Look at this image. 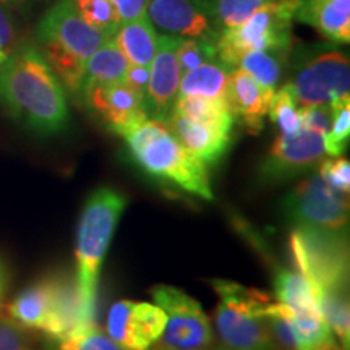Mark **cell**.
<instances>
[{"instance_id": "3", "label": "cell", "mask_w": 350, "mask_h": 350, "mask_svg": "<svg viewBox=\"0 0 350 350\" xmlns=\"http://www.w3.org/2000/svg\"><path fill=\"white\" fill-rule=\"evenodd\" d=\"M126 208L120 190L99 187L88 196L77 229V281L88 308L96 312L100 269L116 227Z\"/></svg>"}, {"instance_id": "8", "label": "cell", "mask_w": 350, "mask_h": 350, "mask_svg": "<svg viewBox=\"0 0 350 350\" xmlns=\"http://www.w3.org/2000/svg\"><path fill=\"white\" fill-rule=\"evenodd\" d=\"M151 295L167 323L150 350H206L216 344L211 321L193 297L165 284L152 287Z\"/></svg>"}, {"instance_id": "25", "label": "cell", "mask_w": 350, "mask_h": 350, "mask_svg": "<svg viewBox=\"0 0 350 350\" xmlns=\"http://www.w3.org/2000/svg\"><path fill=\"white\" fill-rule=\"evenodd\" d=\"M172 111L187 117V119L200 122V124L214 125L219 129L234 130V117L227 107L226 99H209L201 96H177Z\"/></svg>"}, {"instance_id": "30", "label": "cell", "mask_w": 350, "mask_h": 350, "mask_svg": "<svg viewBox=\"0 0 350 350\" xmlns=\"http://www.w3.org/2000/svg\"><path fill=\"white\" fill-rule=\"evenodd\" d=\"M265 2L266 0H211L213 16L219 31L240 26Z\"/></svg>"}, {"instance_id": "23", "label": "cell", "mask_w": 350, "mask_h": 350, "mask_svg": "<svg viewBox=\"0 0 350 350\" xmlns=\"http://www.w3.org/2000/svg\"><path fill=\"white\" fill-rule=\"evenodd\" d=\"M232 70L221 62L211 60L188 70L180 78L178 96H201L209 99H224L226 85Z\"/></svg>"}, {"instance_id": "41", "label": "cell", "mask_w": 350, "mask_h": 350, "mask_svg": "<svg viewBox=\"0 0 350 350\" xmlns=\"http://www.w3.org/2000/svg\"><path fill=\"white\" fill-rule=\"evenodd\" d=\"M206 350H224V349H222V347H221V345H219V344L216 342V344H214V345H211V347H209V349H206Z\"/></svg>"}, {"instance_id": "7", "label": "cell", "mask_w": 350, "mask_h": 350, "mask_svg": "<svg viewBox=\"0 0 350 350\" xmlns=\"http://www.w3.org/2000/svg\"><path fill=\"white\" fill-rule=\"evenodd\" d=\"M286 86L294 94L299 109L331 104L334 99L349 96V55L329 46L297 51Z\"/></svg>"}, {"instance_id": "1", "label": "cell", "mask_w": 350, "mask_h": 350, "mask_svg": "<svg viewBox=\"0 0 350 350\" xmlns=\"http://www.w3.org/2000/svg\"><path fill=\"white\" fill-rule=\"evenodd\" d=\"M0 104L38 137H54L68 126L65 88L31 42L16 47L0 65Z\"/></svg>"}, {"instance_id": "32", "label": "cell", "mask_w": 350, "mask_h": 350, "mask_svg": "<svg viewBox=\"0 0 350 350\" xmlns=\"http://www.w3.org/2000/svg\"><path fill=\"white\" fill-rule=\"evenodd\" d=\"M57 350H124L119 344L100 329L99 325H93L77 334L68 336L62 340H57Z\"/></svg>"}, {"instance_id": "17", "label": "cell", "mask_w": 350, "mask_h": 350, "mask_svg": "<svg viewBox=\"0 0 350 350\" xmlns=\"http://www.w3.org/2000/svg\"><path fill=\"white\" fill-rule=\"evenodd\" d=\"M274 91L266 90L243 70H232L226 85L224 99L234 117L247 129L248 133L258 135L268 116Z\"/></svg>"}, {"instance_id": "27", "label": "cell", "mask_w": 350, "mask_h": 350, "mask_svg": "<svg viewBox=\"0 0 350 350\" xmlns=\"http://www.w3.org/2000/svg\"><path fill=\"white\" fill-rule=\"evenodd\" d=\"M332 107V124L325 139L326 156L338 157L347 150L350 138V96L334 99L331 103Z\"/></svg>"}, {"instance_id": "9", "label": "cell", "mask_w": 350, "mask_h": 350, "mask_svg": "<svg viewBox=\"0 0 350 350\" xmlns=\"http://www.w3.org/2000/svg\"><path fill=\"white\" fill-rule=\"evenodd\" d=\"M282 214L291 224L331 232L349 229V196L326 185L319 175H310L284 196Z\"/></svg>"}, {"instance_id": "42", "label": "cell", "mask_w": 350, "mask_h": 350, "mask_svg": "<svg viewBox=\"0 0 350 350\" xmlns=\"http://www.w3.org/2000/svg\"><path fill=\"white\" fill-rule=\"evenodd\" d=\"M5 59H7V55H5V54H2V52H0V65L3 64V60H5Z\"/></svg>"}, {"instance_id": "14", "label": "cell", "mask_w": 350, "mask_h": 350, "mask_svg": "<svg viewBox=\"0 0 350 350\" xmlns=\"http://www.w3.org/2000/svg\"><path fill=\"white\" fill-rule=\"evenodd\" d=\"M52 278V304L42 332L51 340H62L86 327L98 325L96 312L88 308L78 287L77 274L70 271H55Z\"/></svg>"}, {"instance_id": "20", "label": "cell", "mask_w": 350, "mask_h": 350, "mask_svg": "<svg viewBox=\"0 0 350 350\" xmlns=\"http://www.w3.org/2000/svg\"><path fill=\"white\" fill-rule=\"evenodd\" d=\"M52 304V278L42 275L25 287L10 304L5 305V317L28 331H41L46 326Z\"/></svg>"}, {"instance_id": "29", "label": "cell", "mask_w": 350, "mask_h": 350, "mask_svg": "<svg viewBox=\"0 0 350 350\" xmlns=\"http://www.w3.org/2000/svg\"><path fill=\"white\" fill-rule=\"evenodd\" d=\"M268 116L281 135H294L301 130L300 109L297 106L294 94L286 85L274 91Z\"/></svg>"}, {"instance_id": "35", "label": "cell", "mask_w": 350, "mask_h": 350, "mask_svg": "<svg viewBox=\"0 0 350 350\" xmlns=\"http://www.w3.org/2000/svg\"><path fill=\"white\" fill-rule=\"evenodd\" d=\"M301 129L317 131L325 135L329 131L332 124V107L331 104H321V106H308L300 109Z\"/></svg>"}, {"instance_id": "15", "label": "cell", "mask_w": 350, "mask_h": 350, "mask_svg": "<svg viewBox=\"0 0 350 350\" xmlns=\"http://www.w3.org/2000/svg\"><path fill=\"white\" fill-rule=\"evenodd\" d=\"M146 16L154 28L178 38L217 39L211 0H150Z\"/></svg>"}, {"instance_id": "12", "label": "cell", "mask_w": 350, "mask_h": 350, "mask_svg": "<svg viewBox=\"0 0 350 350\" xmlns=\"http://www.w3.org/2000/svg\"><path fill=\"white\" fill-rule=\"evenodd\" d=\"M167 317L150 301L119 300L111 306L106 334L124 350H150L163 334Z\"/></svg>"}, {"instance_id": "4", "label": "cell", "mask_w": 350, "mask_h": 350, "mask_svg": "<svg viewBox=\"0 0 350 350\" xmlns=\"http://www.w3.org/2000/svg\"><path fill=\"white\" fill-rule=\"evenodd\" d=\"M219 297L214 336L224 350H274L266 312L273 304L268 294L226 279H213Z\"/></svg>"}, {"instance_id": "24", "label": "cell", "mask_w": 350, "mask_h": 350, "mask_svg": "<svg viewBox=\"0 0 350 350\" xmlns=\"http://www.w3.org/2000/svg\"><path fill=\"white\" fill-rule=\"evenodd\" d=\"M274 294L278 304L297 313H321L312 286L297 269H275Z\"/></svg>"}, {"instance_id": "33", "label": "cell", "mask_w": 350, "mask_h": 350, "mask_svg": "<svg viewBox=\"0 0 350 350\" xmlns=\"http://www.w3.org/2000/svg\"><path fill=\"white\" fill-rule=\"evenodd\" d=\"M319 177L340 195L349 196L350 190V163L342 156L329 157L319 163Z\"/></svg>"}, {"instance_id": "36", "label": "cell", "mask_w": 350, "mask_h": 350, "mask_svg": "<svg viewBox=\"0 0 350 350\" xmlns=\"http://www.w3.org/2000/svg\"><path fill=\"white\" fill-rule=\"evenodd\" d=\"M23 42L20 41V33L18 28H16L15 20L7 12L5 5L0 3V52L10 55Z\"/></svg>"}, {"instance_id": "40", "label": "cell", "mask_w": 350, "mask_h": 350, "mask_svg": "<svg viewBox=\"0 0 350 350\" xmlns=\"http://www.w3.org/2000/svg\"><path fill=\"white\" fill-rule=\"evenodd\" d=\"M0 3H3V5H8V7H15V5H18V2H16V0H0Z\"/></svg>"}, {"instance_id": "13", "label": "cell", "mask_w": 350, "mask_h": 350, "mask_svg": "<svg viewBox=\"0 0 350 350\" xmlns=\"http://www.w3.org/2000/svg\"><path fill=\"white\" fill-rule=\"evenodd\" d=\"M180 41L182 38L174 34L157 36L156 54L150 64V78L143 99L148 119L165 120L172 111L182 78V70L177 60Z\"/></svg>"}, {"instance_id": "19", "label": "cell", "mask_w": 350, "mask_h": 350, "mask_svg": "<svg viewBox=\"0 0 350 350\" xmlns=\"http://www.w3.org/2000/svg\"><path fill=\"white\" fill-rule=\"evenodd\" d=\"M295 20L313 26L331 44L350 41V0H300Z\"/></svg>"}, {"instance_id": "39", "label": "cell", "mask_w": 350, "mask_h": 350, "mask_svg": "<svg viewBox=\"0 0 350 350\" xmlns=\"http://www.w3.org/2000/svg\"><path fill=\"white\" fill-rule=\"evenodd\" d=\"M8 282H10V273H8V265L5 262V260H3V258L0 256V301H2L3 295H5Z\"/></svg>"}, {"instance_id": "10", "label": "cell", "mask_w": 350, "mask_h": 350, "mask_svg": "<svg viewBox=\"0 0 350 350\" xmlns=\"http://www.w3.org/2000/svg\"><path fill=\"white\" fill-rule=\"evenodd\" d=\"M325 157V139L317 131L301 129L294 135L279 133L262 159L258 177L268 185L288 182L318 167Z\"/></svg>"}, {"instance_id": "21", "label": "cell", "mask_w": 350, "mask_h": 350, "mask_svg": "<svg viewBox=\"0 0 350 350\" xmlns=\"http://www.w3.org/2000/svg\"><path fill=\"white\" fill-rule=\"evenodd\" d=\"M130 62L124 52L119 49L113 38L107 39L98 51L94 52L85 64V75H83L80 103L91 88L98 85H111V83L124 81L126 68Z\"/></svg>"}, {"instance_id": "37", "label": "cell", "mask_w": 350, "mask_h": 350, "mask_svg": "<svg viewBox=\"0 0 350 350\" xmlns=\"http://www.w3.org/2000/svg\"><path fill=\"white\" fill-rule=\"evenodd\" d=\"M148 78H150V67H146V65L130 64L129 68H126L124 83L144 99V93H146V86H148Z\"/></svg>"}, {"instance_id": "34", "label": "cell", "mask_w": 350, "mask_h": 350, "mask_svg": "<svg viewBox=\"0 0 350 350\" xmlns=\"http://www.w3.org/2000/svg\"><path fill=\"white\" fill-rule=\"evenodd\" d=\"M0 350H33L28 329L0 314Z\"/></svg>"}, {"instance_id": "11", "label": "cell", "mask_w": 350, "mask_h": 350, "mask_svg": "<svg viewBox=\"0 0 350 350\" xmlns=\"http://www.w3.org/2000/svg\"><path fill=\"white\" fill-rule=\"evenodd\" d=\"M36 38L39 44H55L85 64L107 39H111L83 20L73 0H59L47 10L39 21Z\"/></svg>"}, {"instance_id": "28", "label": "cell", "mask_w": 350, "mask_h": 350, "mask_svg": "<svg viewBox=\"0 0 350 350\" xmlns=\"http://www.w3.org/2000/svg\"><path fill=\"white\" fill-rule=\"evenodd\" d=\"M83 20L107 38L116 36L122 20L111 0H73Z\"/></svg>"}, {"instance_id": "31", "label": "cell", "mask_w": 350, "mask_h": 350, "mask_svg": "<svg viewBox=\"0 0 350 350\" xmlns=\"http://www.w3.org/2000/svg\"><path fill=\"white\" fill-rule=\"evenodd\" d=\"M217 39L208 38H182L177 49V60L182 75L188 70L217 59Z\"/></svg>"}, {"instance_id": "18", "label": "cell", "mask_w": 350, "mask_h": 350, "mask_svg": "<svg viewBox=\"0 0 350 350\" xmlns=\"http://www.w3.org/2000/svg\"><path fill=\"white\" fill-rule=\"evenodd\" d=\"M172 135L178 139L185 150L203 161L204 164L214 165L229 151L232 143V131L222 130L219 126L193 122L180 113L170 111L164 120Z\"/></svg>"}, {"instance_id": "2", "label": "cell", "mask_w": 350, "mask_h": 350, "mask_svg": "<svg viewBox=\"0 0 350 350\" xmlns=\"http://www.w3.org/2000/svg\"><path fill=\"white\" fill-rule=\"evenodd\" d=\"M135 165L152 180L211 201L208 165L178 143L164 120L146 119L124 135Z\"/></svg>"}, {"instance_id": "38", "label": "cell", "mask_w": 350, "mask_h": 350, "mask_svg": "<svg viewBox=\"0 0 350 350\" xmlns=\"http://www.w3.org/2000/svg\"><path fill=\"white\" fill-rule=\"evenodd\" d=\"M116 5L122 23L124 21L137 20L139 16L146 15V7L150 0H111Z\"/></svg>"}, {"instance_id": "16", "label": "cell", "mask_w": 350, "mask_h": 350, "mask_svg": "<svg viewBox=\"0 0 350 350\" xmlns=\"http://www.w3.org/2000/svg\"><path fill=\"white\" fill-rule=\"evenodd\" d=\"M81 104H85L109 131L120 137L148 119L143 98L124 81L91 88Z\"/></svg>"}, {"instance_id": "5", "label": "cell", "mask_w": 350, "mask_h": 350, "mask_svg": "<svg viewBox=\"0 0 350 350\" xmlns=\"http://www.w3.org/2000/svg\"><path fill=\"white\" fill-rule=\"evenodd\" d=\"M300 0H266L248 20L219 33L217 59L235 70L237 60L247 52L275 51L292 54V20Z\"/></svg>"}, {"instance_id": "43", "label": "cell", "mask_w": 350, "mask_h": 350, "mask_svg": "<svg viewBox=\"0 0 350 350\" xmlns=\"http://www.w3.org/2000/svg\"><path fill=\"white\" fill-rule=\"evenodd\" d=\"M16 2L21 3V2H33V0H16Z\"/></svg>"}, {"instance_id": "6", "label": "cell", "mask_w": 350, "mask_h": 350, "mask_svg": "<svg viewBox=\"0 0 350 350\" xmlns=\"http://www.w3.org/2000/svg\"><path fill=\"white\" fill-rule=\"evenodd\" d=\"M295 269L313 292L349 287L347 232H331L297 226L288 239Z\"/></svg>"}, {"instance_id": "22", "label": "cell", "mask_w": 350, "mask_h": 350, "mask_svg": "<svg viewBox=\"0 0 350 350\" xmlns=\"http://www.w3.org/2000/svg\"><path fill=\"white\" fill-rule=\"evenodd\" d=\"M113 41L130 64L150 67L156 54L157 33L146 15L137 20L124 21L117 29Z\"/></svg>"}, {"instance_id": "26", "label": "cell", "mask_w": 350, "mask_h": 350, "mask_svg": "<svg viewBox=\"0 0 350 350\" xmlns=\"http://www.w3.org/2000/svg\"><path fill=\"white\" fill-rule=\"evenodd\" d=\"M291 54L275 51H253L243 54L235 64V68L243 70L266 90L275 91L281 81L284 67Z\"/></svg>"}]
</instances>
